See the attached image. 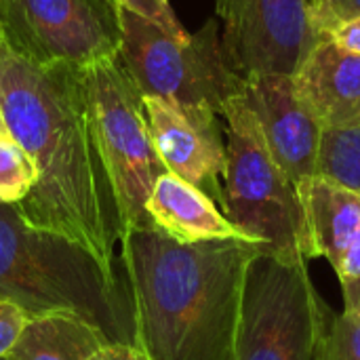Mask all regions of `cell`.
I'll return each instance as SVG.
<instances>
[{
	"label": "cell",
	"mask_w": 360,
	"mask_h": 360,
	"mask_svg": "<svg viewBox=\"0 0 360 360\" xmlns=\"http://www.w3.org/2000/svg\"><path fill=\"white\" fill-rule=\"evenodd\" d=\"M0 114L8 135L25 150L36 181L15 205L21 217L57 232L120 272V213L99 154L80 70L46 68L0 42Z\"/></svg>",
	"instance_id": "1"
},
{
	"label": "cell",
	"mask_w": 360,
	"mask_h": 360,
	"mask_svg": "<svg viewBox=\"0 0 360 360\" xmlns=\"http://www.w3.org/2000/svg\"><path fill=\"white\" fill-rule=\"evenodd\" d=\"M118 247L133 346L146 359L236 360L255 243H179L152 224L122 232Z\"/></svg>",
	"instance_id": "2"
},
{
	"label": "cell",
	"mask_w": 360,
	"mask_h": 360,
	"mask_svg": "<svg viewBox=\"0 0 360 360\" xmlns=\"http://www.w3.org/2000/svg\"><path fill=\"white\" fill-rule=\"evenodd\" d=\"M0 300L27 319L74 314L110 344L133 346V310L124 274L110 272L74 240L27 224L0 202Z\"/></svg>",
	"instance_id": "3"
},
{
	"label": "cell",
	"mask_w": 360,
	"mask_h": 360,
	"mask_svg": "<svg viewBox=\"0 0 360 360\" xmlns=\"http://www.w3.org/2000/svg\"><path fill=\"white\" fill-rule=\"evenodd\" d=\"M221 120L226 135L221 213L262 253L314 259L297 186L272 158L240 93L226 101Z\"/></svg>",
	"instance_id": "4"
},
{
	"label": "cell",
	"mask_w": 360,
	"mask_h": 360,
	"mask_svg": "<svg viewBox=\"0 0 360 360\" xmlns=\"http://www.w3.org/2000/svg\"><path fill=\"white\" fill-rule=\"evenodd\" d=\"M118 59L143 97L196 116H221L226 101L240 89L221 46L217 17L194 34L177 36L120 6Z\"/></svg>",
	"instance_id": "5"
},
{
	"label": "cell",
	"mask_w": 360,
	"mask_h": 360,
	"mask_svg": "<svg viewBox=\"0 0 360 360\" xmlns=\"http://www.w3.org/2000/svg\"><path fill=\"white\" fill-rule=\"evenodd\" d=\"M93 135L103 158L122 232L152 226L148 200L160 175L169 173L156 154L143 95L118 57L80 70Z\"/></svg>",
	"instance_id": "6"
},
{
	"label": "cell",
	"mask_w": 360,
	"mask_h": 360,
	"mask_svg": "<svg viewBox=\"0 0 360 360\" xmlns=\"http://www.w3.org/2000/svg\"><path fill=\"white\" fill-rule=\"evenodd\" d=\"M306 259L257 253L243 300L236 360H316L331 308Z\"/></svg>",
	"instance_id": "7"
},
{
	"label": "cell",
	"mask_w": 360,
	"mask_h": 360,
	"mask_svg": "<svg viewBox=\"0 0 360 360\" xmlns=\"http://www.w3.org/2000/svg\"><path fill=\"white\" fill-rule=\"evenodd\" d=\"M0 42L46 68L84 70L118 57V0H0Z\"/></svg>",
	"instance_id": "8"
},
{
	"label": "cell",
	"mask_w": 360,
	"mask_h": 360,
	"mask_svg": "<svg viewBox=\"0 0 360 360\" xmlns=\"http://www.w3.org/2000/svg\"><path fill=\"white\" fill-rule=\"evenodd\" d=\"M221 46L243 80L291 76L316 42L310 0H217Z\"/></svg>",
	"instance_id": "9"
},
{
	"label": "cell",
	"mask_w": 360,
	"mask_h": 360,
	"mask_svg": "<svg viewBox=\"0 0 360 360\" xmlns=\"http://www.w3.org/2000/svg\"><path fill=\"white\" fill-rule=\"evenodd\" d=\"M238 93L253 112L272 158L295 186L314 177L325 129L297 99L291 76L255 74L240 80Z\"/></svg>",
	"instance_id": "10"
},
{
	"label": "cell",
	"mask_w": 360,
	"mask_h": 360,
	"mask_svg": "<svg viewBox=\"0 0 360 360\" xmlns=\"http://www.w3.org/2000/svg\"><path fill=\"white\" fill-rule=\"evenodd\" d=\"M143 110L158 158L169 173L202 190L219 207L226 171V135L221 116H196L143 97Z\"/></svg>",
	"instance_id": "11"
},
{
	"label": "cell",
	"mask_w": 360,
	"mask_h": 360,
	"mask_svg": "<svg viewBox=\"0 0 360 360\" xmlns=\"http://www.w3.org/2000/svg\"><path fill=\"white\" fill-rule=\"evenodd\" d=\"M312 257H325L340 285L360 276V192L314 175L297 184Z\"/></svg>",
	"instance_id": "12"
},
{
	"label": "cell",
	"mask_w": 360,
	"mask_h": 360,
	"mask_svg": "<svg viewBox=\"0 0 360 360\" xmlns=\"http://www.w3.org/2000/svg\"><path fill=\"white\" fill-rule=\"evenodd\" d=\"M291 84L302 105L325 131L360 120V55L329 38H316L291 74Z\"/></svg>",
	"instance_id": "13"
},
{
	"label": "cell",
	"mask_w": 360,
	"mask_h": 360,
	"mask_svg": "<svg viewBox=\"0 0 360 360\" xmlns=\"http://www.w3.org/2000/svg\"><path fill=\"white\" fill-rule=\"evenodd\" d=\"M146 209L150 221L179 243L245 238L213 198L173 173L158 177Z\"/></svg>",
	"instance_id": "14"
},
{
	"label": "cell",
	"mask_w": 360,
	"mask_h": 360,
	"mask_svg": "<svg viewBox=\"0 0 360 360\" xmlns=\"http://www.w3.org/2000/svg\"><path fill=\"white\" fill-rule=\"evenodd\" d=\"M110 342L74 314H44L25 321L2 360H91Z\"/></svg>",
	"instance_id": "15"
},
{
	"label": "cell",
	"mask_w": 360,
	"mask_h": 360,
	"mask_svg": "<svg viewBox=\"0 0 360 360\" xmlns=\"http://www.w3.org/2000/svg\"><path fill=\"white\" fill-rule=\"evenodd\" d=\"M316 175L360 192V120L323 131Z\"/></svg>",
	"instance_id": "16"
},
{
	"label": "cell",
	"mask_w": 360,
	"mask_h": 360,
	"mask_svg": "<svg viewBox=\"0 0 360 360\" xmlns=\"http://www.w3.org/2000/svg\"><path fill=\"white\" fill-rule=\"evenodd\" d=\"M36 181V169L25 150L11 137H0V202L19 205Z\"/></svg>",
	"instance_id": "17"
},
{
	"label": "cell",
	"mask_w": 360,
	"mask_h": 360,
	"mask_svg": "<svg viewBox=\"0 0 360 360\" xmlns=\"http://www.w3.org/2000/svg\"><path fill=\"white\" fill-rule=\"evenodd\" d=\"M316 360H360V310L331 312L319 342Z\"/></svg>",
	"instance_id": "18"
},
{
	"label": "cell",
	"mask_w": 360,
	"mask_h": 360,
	"mask_svg": "<svg viewBox=\"0 0 360 360\" xmlns=\"http://www.w3.org/2000/svg\"><path fill=\"white\" fill-rule=\"evenodd\" d=\"M118 4L148 17L150 21H154L156 25L165 27L171 34H177V36L188 34L186 27L179 23V19L175 17V11L171 8L169 0H118Z\"/></svg>",
	"instance_id": "19"
},
{
	"label": "cell",
	"mask_w": 360,
	"mask_h": 360,
	"mask_svg": "<svg viewBox=\"0 0 360 360\" xmlns=\"http://www.w3.org/2000/svg\"><path fill=\"white\" fill-rule=\"evenodd\" d=\"M356 15H360V0H327L325 6L312 15V25L316 36H321Z\"/></svg>",
	"instance_id": "20"
},
{
	"label": "cell",
	"mask_w": 360,
	"mask_h": 360,
	"mask_svg": "<svg viewBox=\"0 0 360 360\" xmlns=\"http://www.w3.org/2000/svg\"><path fill=\"white\" fill-rule=\"evenodd\" d=\"M25 321H27V316L19 306L0 300V360L6 356V352L15 344Z\"/></svg>",
	"instance_id": "21"
},
{
	"label": "cell",
	"mask_w": 360,
	"mask_h": 360,
	"mask_svg": "<svg viewBox=\"0 0 360 360\" xmlns=\"http://www.w3.org/2000/svg\"><path fill=\"white\" fill-rule=\"evenodd\" d=\"M321 36L329 38L331 42H335L338 46H342L354 55H360V15L342 21L340 25L331 27L329 32H325Z\"/></svg>",
	"instance_id": "22"
},
{
	"label": "cell",
	"mask_w": 360,
	"mask_h": 360,
	"mask_svg": "<svg viewBox=\"0 0 360 360\" xmlns=\"http://www.w3.org/2000/svg\"><path fill=\"white\" fill-rule=\"evenodd\" d=\"M91 360H148L135 346L127 344H108Z\"/></svg>",
	"instance_id": "23"
},
{
	"label": "cell",
	"mask_w": 360,
	"mask_h": 360,
	"mask_svg": "<svg viewBox=\"0 0 360 360\" xmlns=\"http://www.w3.org/2000/svg\"><path fill=\"white\" fill-rule=\"evenodd\" d=\"M342 293H344V310H360V276L348 285H342Z\"/></svg>",
	"instance_id": "24"
},
{
	"label": "cell",
	"mask_w": 360,
	"mask_h": 360,
	"mask_svg": "<svg viewBox=\"0 0 360 360\" xmlns=\"http://www.w3.org/2000/svg\"><path fill=\"white\" fill-rule=\"evenodd\" d=\"M325 2H327V0H310V11H312V15H314L316 11H321V8L325 6Z\"/></svg>",
	"instance_id": "25"
},
{
	"label": "cell",
	"mask_w": 360,
	"mask_h": 360,
	"mask_svg": "<svg viewBox=\"0 0 360 360\" xmlns=\"http://www.w3.org/2000/svg\"><path fill=\"white\" fill-rule=\"evenodd\" d=\"M4 135H8V131H6V124H4L2 114H0V137H4Z\"/></svg>",
	"instance_id": "26"
}]
</instances>
